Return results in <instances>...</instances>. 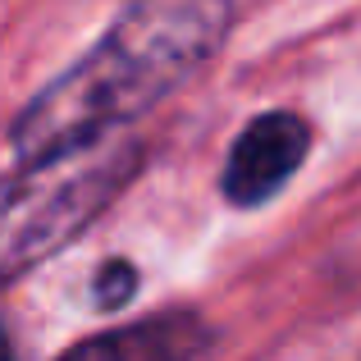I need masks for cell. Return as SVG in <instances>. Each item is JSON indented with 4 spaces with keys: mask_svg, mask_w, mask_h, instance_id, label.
Segmentation results:
<instances>
[{
    "mask_svg": "<svg viewBox=\"0 0 361 361\" xmlns=\"http://www.w3.org/2000/svg\"><path fill=\"white\" fill-rule=\"evenodd\" d=\"M311 156V123L293 110H265L233 137L220 192L238 211L274 202Z\"/></svg>",
    "mask_w": 361,
    "mask_h": 361,
    "instance_id": "obj_3",
    "label": "cell"
},
{
    "mask_svg": "<svg viewBox=\"0 0 361 361\" xmlns=\"http://www.w3.org/2000/svg\"><path fill=\"white\" fill-rule=\"evenodd\" d=\"M133 293H137V265L115 256V261H106L97 270V279H92V302H97L101 311H119L133 302Z\"/></svg>",
    "mask_w": 361,
    "mask_h": 361,
    "instance_id": "obj_5",
    "label": "cell"
},
{
    "mask_svg": "<svg viewBox=\"0 0 361 361\" xmlns=\"http://www.w3.org/2000/svg\"><path fill=\"white\" fill-rule=\"evenodd\" d=\"M233 0H128L82 60L46 82L9 128L18 169L115 137L220 55Z\"/></svg>",
    "mask_w": 361,
    "mask_h": 361,
    "instance_id": "obj_1",
    "label": "cell"
},
{
    "mask_svg": "<svg viewBox=\"0 0 361 361\" xmlns=\"http://www.w3.org/2000/svg\"><path fill=\"white\" fill-rule=\"evenodd\" d=\"M0 361H14V348H9V338H5V329H0Z\"/></svg>",
    "mask_w": 361,
    "mask_h": 361,
    "instance_id": "obj_6",
    "label": "cell"
},
{
    "mask_svg": "<svg viewBox=\"0 0 361 361\" xmlns=\"http://www.w3.org/2000/svg\"><path fill=\"white\" fill-rule=\"evenodd\" d=\"M211 343L215 329L197 311H156L142 316L137 325L78 338L55 361H197Z\"/></svg>",
    "mask_w": 361,
    "mask_h": 361,
    "instance_id": "obj_4",
    "label": "cell"
},
{
    "mask_svg": "<svg viewBox=\"0 0 361 361\" xmlns=\"http://www.w3.org/2000/svg\"><path fill=\"white\" fill-rule=\"evenodd\" d=\"M142 147L128 137H101L46 165H27L0 183V283L78 238L101 211L133 183Z\"/></svg>",
    "mask_w": 361,
    "mask_h": 361,
    "instance_id": "obj_2",
    "label": "cell"
}]
</instances>
